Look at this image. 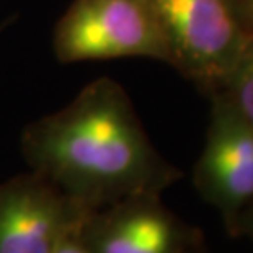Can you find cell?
<instances>
[{"mask_svg": "<svg viewBox=\"0 0 253 253\" xmlns=\"http://www.w3.org/2000/svg\"><path fill=\"white\" fill-rule=\"evenodd\" d=\"M203 253H209V252H208V250H204V252H203Z\"/></svg>", "mask_w": 253, "mask_h": 253, "instance_id": "11", "label": "cell"}, {"mask_svg": "<svg viewBox=\"0 0 253 253\" xmlns=\"http://www.w3.org/2000/svg\"><path fill=\"white\" fill-rule=\"evenodd\" d=\"M193 185L235 239L237 222L253 203V126L220 91L214 93L206 139L193 169Z\"/></svg>", "mask_w": 253, "mask_h": 253, "instance_id": "4", "label": "cell"}, {"mask_svg": "<svg viewBox=\"0 0 253 253\" xmlns=\"http://www.w3.org/2000/svg\"><path fill=\"white\" fill-rule=\"evenodd\" d=\"M21 154L31 171L87 211L162 196L181 176L154 147L125 88L110 77L93 80L64 108L30 123Z\"/></svg>", "mask_w": 253, "mask_h": 253, "instance_id": "1", "label": "cell"}, {"mask_svg": "<svg viewBox=\"0 0 253 253\" xmlns=\"http://www.w3.org/2000/svg\"><path fill=\"white\" fill-rule=\"evenodd\" d=\"M235 239H247L253 245V203H250L249 206L237 222V232Z\"/></svg>", "mask_w": 253, "mask_h": 253, "instance_id": "8", "label": "cell"}, {"mask_svg": "<svg viewBox=\"0 0 253 253\" xmlns=\"http://www.w3.org/2000/svg\"><path fill=\"white\" fill-rule=\"evenodd\" d=\"M56 253H88V252L85 250L82 240H80V237H79V230H77V232L72 234L61 247H59V250Z\"/></svg>", "mask_w": 253, "mask_h": 253, "instance_id": "10", "label": "cell"}, {"mask_svg": "<svg viewBox=\"0 0 253 253\" xmlns=\"http://www.w3.org/2000/svg\"><path fill=\"white\" fill-rule=\"evenodd\" d=\"M61 64L147 57L167 62V51L147 0H74L52 30Z\"/></svg>", "mask_w": 253, "mask_h": 253, "instance_id": "3", "label": "cell"}, {"mask_svg": "<svg viewBox=\"0 0 253 253\" xmlns=\"http://www.w3.org/2000/svg\"><path fill=\"white\" fill-rule=\"evenodd\" d=\"M35 171L0 183V253H56L88 216Z\"/></svg>", "mask_w": 253, "mask_h": 253, "instance_id": "6", "label": "cell"}, {"mask_svg": "<svg viewBox=\"0 0 253 253\" xmlns=\"http://www.w3.org/2000/svg\"><path fill=\"white\" fill-rule=\"evenodd\" d=\"M0 31H2V25H0Z\"/></svg>", "mask_w": 253, "mask_h": 253, "instance_id": "12", "label": "cell"}, {"mask_svg": "<svg viewBox=\"0 0 253 253\" xmlns=\"http://www.w3.org/2000/svg\"><path fill=\"white\" fill-rule=\"evenodd\" d=\"M88 253H203L201 230L170 211L159 195L127 198L88 212L79 229Z\"/></svg>", "mask_w": 253, "mask_h": 253, "instance_id": "5", "label": "cell"}, {"mask_svg": "<svg viewBox=\"0 0 253 253\" xmlns=\"http://www.w3.org/2000/svg\"><path fill=\"white\" fill-rule=\"evenodd\" d=\"M239 17L250 31H253V0H232Z\"/></svg>", "mask_w": 253, "mask_h": 253, "instance_id": "9", "label": "cell"}, {"mask_svg": "<svg viewBox=\"0 0 253 253\" xmlns=\"http://www.w3.org/2000/svg\"><path fill=\"white\" fill-rule=\"evenodd\" d=\"M167 64L204 88L219 90L253 38L232 0H147Z\"/></svg>", "mask_w": 253, "mask_h": 253, "instance_id": "2", "label": "cell"}, {"mask_svg": "<svg viewBox=\"0 0 253 253\" xmlns=\"http://www.w3.org/2000/svg\"><path fill=\"white\" fill-rule=\"evenodd\" d=\"M219 90L253 126V38Z\"/></svg>", "mask_w": 253, "mask_h": 253, "instance_id": "7", "label": "cell"}]
</instances>
